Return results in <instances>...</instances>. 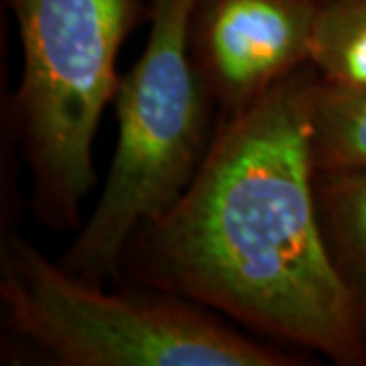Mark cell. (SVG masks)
<instances>
[{"instance_id": "obj_4", "label": "cell", "mask_w": 366, "mask_h": 366, "mask_svg": "<svg viewBox=\"0 0 366 366\" xmlns=\"http://www.w3.org/2000/svg\"><path fill=\"white\" fill-rule=\"evenodd\" d=\"M143 55L120 78L118 141L102 196L59 264L94 285H122L131 236L165 216L194 183L218 132V108L187 49L196 0H149Z\"/></svg>"}, {"instance_id": "obj_5", "label": "cell", "mask_w": 366, "mask_h": 366, "mask_svg": "<svg viewBox=\"0 0 366 366\" xmlns=\"http://www.w3.org/2000/svg\"><path fill=\"white\" fill-rule=\"evenodd\" d=\"M320 0H196L187 49L220 122L310 64Z\"/></svg>"}, {"instance_id": "obj_2", "label": "cell", "mask_w": 366, "mask_h": 366, "mask_svg": "<svg viewBox=\"0 0 366 366\" xmlns=\"http://www.w3.org/2000/svg\"><path fill=\"white\" fill-rule=\"evenodd\" d=\"M4 365L297 366L300 356L250 338L204 305L157 289L94 285L2 232Z\"/></svg>"}, {"instance_id": "obj_6", "label": "cell", "mask_w": 366, "mask_h": 366, "mask_svg": "<svg viewBox=\"0 0 366 366\" xmlns=\"http://www.w3.org/2000/svg\"><path fill=\"white\" fill-rule=\"evenodd\" d=\"M317 224L366 344V169L315 171Z\"/></svg>"}, {"instance_id": "obj_8", "label": "cell", "mask_w": 366, "mask_h": 366, "mask_svg": "<svg viewBox=\"0 0 366 366\" xmlns=\"http://www.w3.org/2000/svg\"><path fill=\"white\" fill-rule=\"evenodd\" d=\"M312 157L315 171L366 169V90H342L317 79Z\"/></svg>"}, {"instance_id": "obj_1", "label": "cell", "mask_w": 366, "mask_h": 366, "mask_svg": "<svg viewBox=\"0 0 366 366\" xmlns=\"http://www.w3.org/2000/svg\"><path fill=\"white\" fill-rule=\"evenodd\" d=\"M317 79L307 64L242 114L218 122L208 159L182 199L131 236L120 277L334 365L366 366V344L315 212Z\"/></svg>"}, {"instance_id": "obj_3", "label": "cell", "mask_w": 366, "mask_h": 366, "mask_svg": "<svg viewBox=\"0 0 366 366\" xmlns=\"http://www.w3.org/2000/svg\"><path fill=\"white\" fill-rule=\"evenodd\" d=\"M19 29L23 74L4 100L2 134L31 171V209L51 232L81 228L96 183L94 139L114 102L117 57L151 19L149 0H4Z\"/></svg>"}, {"instance_id": "obj_7", "label": "cell", "mask_w": 366, "mask_h": 366, "mask_svg": "<svg viewBox=\"0 0 366 366\" xmlns=\"http://www.w3.org/2000/svg\"><path fill=\"white\" fill-rule=\"evenodd\" d=\"M310 66L327 86L366 90V0H320Z\"/></svg>"}]
</instances>
